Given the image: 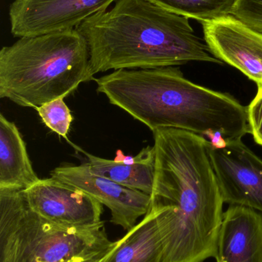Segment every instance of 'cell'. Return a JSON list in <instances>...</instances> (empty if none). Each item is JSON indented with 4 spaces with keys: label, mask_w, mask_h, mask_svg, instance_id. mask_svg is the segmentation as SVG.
I'll return each instance as SVG.
<instances>
[{
    "label": "cell",
    "mask_w": 262,
    "mask_h": 262,
    "mask_svg": "<svg viewBox=\"0 0 262 262\" xmlns=\"http://www.w3.org/2000/svg\"><path fill=\"white\" fill-rule=\"evenodd\" d=\"M163 243L155 215L149 210L143 220L118 240L104 262H161Z\"/></svg>",
    "instance_id": "5bb4252c"
},
{
    "label": "cell",
    "mask_w": 262,
    "mask_h": 262,
    "mask_svg": "<svg viewBox=\"0 0 262 262\" xmlns=\"http://www.w3.org/2000/svg\"><path fill=\"white\" fill-rule=\"evenodd\" d=\"M117 243H118V241L114 242L113 244L110 247L106 249V250L103 251V252H99L97 255H93V256L80 262H104L105 260L111 255L112 251L116 247Z\"/></svg>",
    "instance_id": "d6986e66"
},
{
    "label": "cell",
    "mask_w": 262,
    "mask_h": 262,
    "mask_svg": "<svg viewBox=\"0 0 262 262\" xmlns=\"http://www.w3.org/2000/svg\"><path fill=\"white\" fill-rule=\"evenodd\" d=\"M15 123L0 115V189L26 190L38 182Z\"/></svg>",
    "instance_id": "4fadbf2b"
},
{
    "label": "cell",
    "mask_w": 262,
    "mask_h": 262,
    "mask_svg": "<svg viewBox=\"0 0 262 262\" xmlns=\"http://www.w3.org/2000/svg\"><path fill=\"white\" fill-rule=\"evenodd\" d=\"M155 172L150 209L163 243L161 262L215 258L223 201L203 136L175 128L153 131Z\"/></svg>",
    "instance_id": "6da1fadb"
},
{
    "label": "cell",
    "mask_w": 262,
    "mask_h": 262,
    "mask_svg": "<svg viewBox=\"0 0 262 262\" xmlns=\"http://www.w3.org/2000/svg\"><path fill=\"white\" fill-rule=\"evenodd\" d=\"M97 92L151 130L175 128L240 140L250 133L247 107L229 94L186 79L175 67L120 69L95 79ZM208 139V140H209Z\"/></svg>",
    "instance_id": "7a4b0ae2"
},
{
    "label": "cell",
    "mask_w": 262,
    "mask_h": 262,
    "mask_svg": "<svg viewBox=\"0 0 262 262\" xmlns=\"http://www.w3.org/2000/svg\"><path fill=\"white\" fill-rule=\"evenodd\" d=\"M105 223L66 227L34 212L24 190L0 189V262H80L110 247Z\"/></svg>",
    "instance_id": "5b68a950"
},
{
    "label": "cell",
    "mask_w": 262,
    "mask_h": 262,
    "mask_svg": "<svg viewBox=\"0 0 262 262\" xmlns=\"http://www.w3.org/2000/svg\"><path fill=\"white\" fill-rule=\"evenodd\" d=\"M93 79L87 41L77 29L21 37L0 51V98L35 108Z\"/></svg>",
    "instance_id": "277c9868"
},
{
    "label": "cell",
    "mask_w": 262,
    "mask_h": 262,
    "mask_svg": "<svg viewBox=\"0 0 262 262\" xmlns=\"http://www.w3.org/2000/svg\"><path fill=\"white\" fill-rule=\"evenodd\" d=\"M51 177L84 191L111 212V222L130 230L137 220L145 216L150 209L151 195L118 184L91 172L89 163L64 165L50 172Z\"/></svg>",
    "instance_id": "ba28073f"
},
{
    "label": "cell",
    "mask_w": 262,
    "mask_h": 262,
    "mask_svg": "<svg viewBox=\"0 0 262 262\" xmlns=\"http://www.w3.org/2000/svg\"><path fill=\"white\" fill-rule=\"evenodd\" d=\"M35 109L46 127L60 137L67 139L73 118L70 109L64 102V98H58Z\"/></svg>",
    "instance_id": "2e32d148"
},
{
    "label": "cell",
    "mask_w": 262,
    "mask_h": 262,
    "mask_svg": "<svg viewBox=\"0 0 262 262\" xmlns=\"http://www.w3.org/2000/svg\"><path fill=\"white\" fill-rule=\"evenodd\" d=\"M116 0H15L9 6L11 33L35 36L76 29Z\"/></svg>",
    "instance_id": "8992f818"
},
{
    "label": "cell",
    "mask_w": 262,
    "mask_h": 262,
    "mask_svg": "<svg viewBox=\"0 0 262 262\" xmlns=\"http://www.w3.org/2000/svg\"><path fill=\"white\" fill-rule=\"evenodd\" d=\"M249 130L258 144L262 146V84L258 85V92L247 107Z\"/></svg>",
    "instance_id": "ac0fdd59"
},
{
    "label": "cell",
    "mask_w": 262,
    "mask_h": 262,
    "mask_svg": "<svg viewBox=\"0 0 262 262\" xmlns=\"http://www.w3.org/2000/svg\"><path fill=\"white\" fill-rule=\"evenodd\" d=\"M231 15L262 35V0H236Z\"/></svg>",
    "instance_id": "e0dca14e"
},
{
    "label": "cell",
    "mask_w": 262,
    "mask_h": 262,
    "mask_svg": "<svg viewBox=\"0 0 262 262\" xmlns=\"http://www.w3.org/2000/svg\"><path fill=\"white\" fill-rule=\"evenodd\" d=\"M178 15L201 23L231 15L236 0H150Z\"/></svg>",
    "instance_id": "9a60e30c"
},
{
    "label": "cell",
    "mask_w": 262,
    "mask_h": 262,
    "mask_svg": "<svg viewBox=\"0 0 262 262\" xmlns=\"http://www.w3.org/2000/svg\"><path fill=\"white\" fill-rule=\"evenodd\" d=\"M211 159L224 203L262 213V160L241 140L211 146Z\"/></svg>",
    "instance_id": "52a82bcc"
},
{
    "label": "cell",
    "mask_w": 262,
    "mask_h": 262,
    "mask_svg": "<svg viewBox=\"0 0 262 262\" xmlns=\"http://www.w3.org/2000/svg\"><path fill=\"white\" fill-rule=\"evenodd\" d=\"M190 18L150 0H116L77 30L86 38L92 75L109 70L175 67L191 61L223 64Z\"/></svg>",
    "instance_id": "3957f363"
},
{
    "label": "cell",
    "mask_w": 262,
    "mask_h": 262,
    "mask_svg": "<svg viewBox=\"0 0 262 262\" xmlns=\"http://www.w3.org/2000/svg\"><path fill=\"white\" fill-rule=\"evenodd\" d=\"M205 41L214 56L262 84V35L231 15L203 23Z\"/></svg>",
    "instance_id": "30bf717a"
},
{
    "label": "cell",
    "mask_w": 262,
    "mask_h": 262,
    "mask_svg": "<svg viewBox=\"0 0 262 262\" xmlns=\"http://www.w3.org/2000/svg\"><path fill=\"white\" fill-rule=\"evenodd\" d=\"M91 172L131 189L152 195L155 172V151L153 146L143 148L135 157L121 152L115 160L101 158L85 152Z\"/></svg>",
    "instance_id": "7c38bea8"
},
{
    "label": "cell",
    "mask_w": 262,
    "mask_h": 262,
    "mask_svg": "<svg viewBox=\"0 0 262 262\" xmlns=\"http://www.w3.org/2000/svg\"><path fill=\"white\" fill-rule=\"evenodd\" d=\"M217 262H262V215L241 206L223 214L217 240Z\"/></svg>",
    "instance_id": "8fae6325"
},
{
    "label": "cell",
    "mask_w": 262,
    "mask_h": 262,
    "mask_svg": "<svg viewBox=\"0 0 262 262\" xmlns=\"http://www.w3.org/2000/svg\"><path fill=\"white\" fill-rule=\"evenodd\" d=\"M24 192L31 209L55 224L87 228L103 222L101 203L78 188L54 177L38 180Z\"/></svg>",
    "instance_id": "9c48e42d"
}]
</instances>
